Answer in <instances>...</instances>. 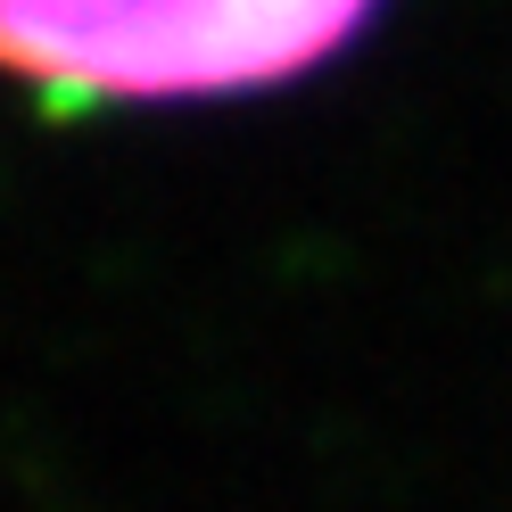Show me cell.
<instances>
[{"instance_id":"1","label":"cell","mask_w":512,"mask_h":512,"mask_svg":"<svg viewBox=\"0 0 512 512\" xmlns=\"http://www.w3.org/2000/svg\"><path fill=\"white\" fill-rule=\"evenodd\" d=\"M380 0H0V75L50 108L256 100L347 42Z\"/></svg>"}]
</instances>
